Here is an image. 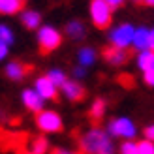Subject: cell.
I'll return each mask as SVG.
<instances>
[{"instance_id": "27", "label": "cell", "mask_w": 154, "mask_h": 154, "mask_svg": "<svg viewBox=\"0 0 154 154\" xmlns=\"http://www.w3.org/2000/svg\"><path fill=\"white\" fill-rule=\"evenodd\" d=\"M8 55V43H0V58H6Z\"/></svg>"}, {"instance_id": "16", "label": "cell", "mask_w": 154, "mask_h": 154, "mask_svg": "<svg viewBox=\"0 0 154 154\" xmlns=\"http://www.w3.org/2000/svg\"><path fill=\"white\" fill-rule=\"evenodd\" d=\"M21 21L25 25V28H28V30H36L40 26V15L36 11H25L21 15Z\"/></svg>"}, {"instance_id": "9", "label": "cell", "mask_w": 154, "mask_h": 154, "mask_svg": "<svg viewBox=\"0 0 154 154\" xmlns=\"http://www.w3.org/2000/svg\"><path fill=\"white\" fill-rule=\"evenodd\" d=\"M23 103H25L26 109L34 111V113H40L42 107H43V98L38 90H25L23 92Z\"/></svg>"}, {"instance_id": "28", "label": "cell", "mask_w": 154, "mask_h": 154, "mask_svg": "<svg viewBox=\"0 0 154 154\" xmlns=\"http://www.w3.org/2000/svg\"><path fill=\"white\" fill-rule=\"evenodd\" d=\"M15 154H34L32 152V149H25V147H19V149H15Z\"/></svg>"}, {"instance_id": "31", "label": "cell", "mask_w": 154, "mask_h": 154, "mask_svg": "<svg viewBox=\"0 0 154 154\" xmlns=\"http://www.w3.org/2000/svg\"><path fill=\"white\" fill-rule=\"evenodd\" d=\"M105 2H109L113 8H117V6H120L122 2H124V0H105Z\"/></svg>"}, {"instance_id": "17", "label": "cell", "mask_w": 154, "mask_h": 154, "mask_svg": "<svg viewBox=\"0 0 154 154\" xmlns=\"http://www.w3.org/2000/svg\"><path fill=\"white\" fill-rule=\"evenodd\" d=\"M66 32L70 38H73V40H81L83 38V25L79 21H72V23H68V26H66Z\"/></svg>"}, {"instance_id": "25", "label": "cell", "mask_w": 154, "mask_h": 154, "mask_svg": "<svg viewBox=\"0 0 154 154\" xmlns=\"http://www.w3.org/2000/svg\"><path fill=\"white\" fill-rule=\"evenodd\" d=\"M145 83L150 85V87H154V68H152V70H147V72H145Z\"/></svg>"}, {"instance_id": "12", "label": "cell", "mask_w": 154, "mask_h": 154, "mask_svg": "<svg viewBox=\"0 0 154 154\" xmlns=\"http://www.w3.org/2000/svg\"><path fill=\"white\" fill-rule=\"evenodd\" d=\"M62 90L66 92V96L72 100V102H81V100H85V88L81 87V85H77L73 81H68Z\"/></svg>"}, {"instance_id": "3", "label": "cell", "mask_w": 154, "mask_h": 154, "mask_svg": "<svg viewBox=\"0 0 154 154\" xmlns=\"http://www.w3.org/2000/svg\"><path fill=\"white\" fill-rule=\"evenodd\" d=\"M62 43V36L58 30L51 28V26H42L38 32V45H40V53L42 55H49L51 51H55L60 47Z\"/></svg>"}, {"instance_id": "11", "label": "cell", "mask_w": 154, "mask_h": 154, "mask_svg": "<svg viewBox=\"0 0 154 154\" xmlns=\"http://www.w3.org/2000/svg\"><path fill=\"white\" fill-rule=\"evenodd\" d=\"M32 68L30 66H25V64H21V62H11V64H8L6 66V75L10 77V79H13V81H19V79H23Z\"/></svg>"}, {"instance_id": "24", "label": "cell", "mask_w": 154, "mask_h": 154, "mask_svg": "<svg viewBox=\"0 0 154 154\" xmlns=\"http://www.w3.org/2000/svg\"><path fill=\"white\" fill-rule=\"evenodd\" d=\"M119 83L122 85V87H128V88H132V87H134V79H132V75H126V73H120V75H119Z\"/></svg>"}, {"instance_id": "4", "label": "cell", "mask_w": 154, "mask_h": 154, "mask_svg": "<svg viewBox=\"0 0 154 154\" xmlns=\"http://www.w3.org/2000/svg\"><path fill=\"white\" fill-rule=\"evenodd\" d=\"M36 124L38 128L45 134H57V132H62V119L60 115L55 111H40L36 113Z\"/></svg>"}, {"instance_id": "13", "label": "cell", "mask_w": 154, "mask_h": 154, "mask_svg": "<svg viewBox=\"0 0 154 154\" xmlns=\"http://www.w3.org/2000/svg\"><path fill=\"white\" fill-rule=\"evenodd\" d=\"M25 8V0H0V11L4 15H13L23 11Z\"/></svg>"}, {"instance_id": "30", "label": "cell", "mask_w": 154, "mask_h": 154, "mask_svg": "<svg viewBox=\"0 0 154 154\" xmlns=\"http://www.w3.org/2000/svg\"><path fill=\"white\" fill-rule=\"evenodd\" d=\"M73 75H75V77H83V75H85V70H83V68H75V70H73Z\"/></svg>"}, {"instance_id": "6", "label": "cell", "mask_w": 154, "mask_h": 154, "mask_svg": "<svg viewBox=\"0 0 154 154\" xmlns=\"http://www.w3.org/2000/svg\"><path fill=\"white\" fill-rule=\"evenodd\" d=\"M103 58L107 60L109 64H124L126 60L132 57V49H126V47H117V45H111V47H105L103 49Z\"/></svg>"}, {"instance_id": "23", "label": "cell", "mask_w": 154, "mask_h": 154, "mask_svg": "<svg viewBox=\"0 0 154 154\" xmlns=\"http://www.w3.org/2000/svg\"><path fill=\"white\" fill-rule=\"evenodd\" d=\"M0 40H2V43H8L10 45L11 42H13V36H11V30L8 28L6 25H2L0 26Z\"/></svg>"}, {"instance_id": "10", "label": "cell", "mask_w": 154, "mask_h": 154, "mask_svg": "<svg viewBox=\"0 0 154 154\" xmlns=\"http://www.w3.org/2000/svg\"><path fill=\"white\" fill-rule=\"evenodd\" d=\"M132 45H134V49H137V51L149 49L150 47V30H147V28L135 30V36H134Z\"/></svg>"}, {"instance_id": "20", "label": "cell", "mask_w": 154, "mask_h": 154, "mask_svg": "<svg viewBox=\"0 0 154 154\" xmlns=\"http://www.w3.org/2000/svg\"><path fill=\"white\" fill-rule=\"evenodd\" d=\"M47 75L51 77V81L55 83V85H57L58 88H62L64 85L68 83V79H66V75H64L62 72H60V70H53V72H51V73H47Z\"/></svg>"}, {"instance_id": "5", "label": "cell", "mask_w": 154, "mask_h": 154, "mask_svg": "<svg viewBox=\"0 0 154 154\" xmlns=\"http://www.w3.org/2000/svg\"><path fill=\"white\" fill-rule=\"evenodd\" d=\"M135 36V28L132 25H120L111 32V45H117V47H128L130 43L134 42Z\"/></svg>"}, {"instance_id": "14", "label": "cell", "mask_w": 154, "mask_h": 154, "mask_svg": "<svg viewBox=\"0 0 154 154\" xmlns=\"http://www.w3.org/2000/svg\"><path fill=\"white\" fill-rule=\"evenodd\" d=\"M137 66H139L143 72L152 70V68H154V51L152 49L139 51V57H137Z\"/></svg>"}, {"instance_id": "33", "label": "cell", "mask_w": 154, "mask_h": 154, "mask_svg": "<svg viewBox=\"0 0 154 154\" xmlns=\"http://www.w3.org/2000/svg\"><path fill=\"white\" fill-rule=\"evenodd\" d=\"M139 4H145V6H154V0H141Z\"/></svg>"}, {"instance_id": "8", "label": "cell", "mask_w": 154, "mask_h": 154, "mask_svg": "<svg viewBox=\"0 0 154 154\" xmlns=\"http://www.w3.org/2000/svg\"><path fill=\"white\" fill-rule=\"evenodd\" d=\"M36 90L42 94L43 100H53V102H57V100H58V94H57L58 87L51 81V77H49V75L40 77V79L36 81Z\"/></svg>"}, {"instance_id": "18", "label": "cell", "mask_w": 154, "mask_h": 154, "mask_svg": "<svg viewBox=\"0 0 154 154\" xmlns=\"http://www.w3.org/2000/svg\"><path fill=\"white\" fill-rule=\"evenodd\" d=\"M30 149H32L34 154H45V152H49V143L45 137H36L32 145H30Z\"/></svg>"}, {"instance_id": "32", "label": "cell", "mask_w": 154, "mask_h": 154, "mask_svg": "<svg viewBox=\"0 0 154 154\" xmlns=\"http://www.w3.org/2000/svg\"><path fill=\"white\" fill-rule=\"evenodd\" d=\"M149 49L154 51V30H150V47H149Z\"/></svg>"}, {"instance_id": "7", "label": "cell", "mask_w": 154, "mask_h": 154, "mask_svg": "<svg viewBox=\"0 0 154 154\" xmlns=\"http://www.w3.org/2000/svg\"><path fill=\"white\" fill-rule=\"evenodd\" d=\"M109 134L115 137H134L135 126L130 119H115L109 124Z\"/></svg>"}, {"instance_id": "29", "label": "cell", "mask_w": 154, "mask_h": 154, "mask_svg": "<svg viewBox=\"0 0 154 154\" xmlns=\"http://www.w3.org/2000/svg\"><path fill=\"white\" fill-rule=\"evenodd\" d=\"M51 154H73V152H68L64 149H51Z\"/></svg>"}, {"instance_id": "15", "label": "cell", "mask_w": 154, "mask_h": 154, "mask_svg": "<svg viewBox=\"0 0 154 154\" xmlns=\"http://www.w3.org/2000/svg\"><path fill=\"white\" fill-rule=\"evenodd\" d=\"M103 111H105V102L103 100H96V102L92 103V107H90V113H88V117L92 120V126H100V120L103 117Z\"/></svg>"}, {"instance_id": "26", "label": "cell", "mask_w": 154, "mask_h": 154, "mask_svg": "<svg viewBox=\"0 0 154 154\" xmlns=\"http://www.w3.org/2000/svg\"><path fill=\"white\" fill-rule=\"evenodd\" d=\"M145 137L150 141H154V126H149V128H145Z\"/></svg>"}, {"instance_id": "2", "label": "cell", "mask_w": 154, "mask_h": 154, "mask_svg": "<svg viewBox=\"0 0 154 154\" xmlns=\"http://www.w3.org/2000/svg\"><path fill=\"white\" fill-rule=\"evenodd\" d=\"M90 17L94 26L100 30L109 28L113 21V6L105 0H92L90 2Z\"/></svg>"}, {"instance_id": "1", "label": "cell", "mask_w": 154, "mask_h": 154, "mask_svg": "<svg viewBox=\"0 0 154 154\" xmlns=\"http://www.w3.org/2000/svg\"><path fill=\"white\" fill-rule=\"evenodd\" d=\"M79 154H113L111 139L100 126H94L79 139Z\"/></svg>"}, {"instance_id": "22", "label": "cell", "mask_w": 154, "mask_h": 154, "mask_svg": "<svg viewBox=\"0 0 154 154\" xmlns=\"http://www.w3.org/2000/svg\"><path fill=\"white\" fill-rule=\"evenodd\" d=\"M137 145H139V154H154V143L150 139H145Z\"/></svg>"}, {"instance_id": "21", "label": "cell", "mask_w": 154, "mask_h": 154, "mask_svg": "<svg viewBox=\"0 0 154 154\" xmlns=\"http://www.w3.org/2000/svg\"><path fill=\"white\" fill-rule=\"evenodd\" d=\"M120 152H122V154H139V145H137V143H132V141H126V143L120 147Z\"/></svg>"}, {"instance_id": "19", "label": "cell", "mask_w": 154, "mask_h": 154, "mask_svg": "<svg viewBox=\"0 0 154 154\" xmlns=\"http://www.w3.org/2000/svg\"><path fill=\"white\" fill-rule=\"evenodd\" d=\"M94 58H96V53L92 51V49L85 47V49H81V51H79V62H81L83 66L92 64V62H94Z\"/></svg>"}]
</instances>
